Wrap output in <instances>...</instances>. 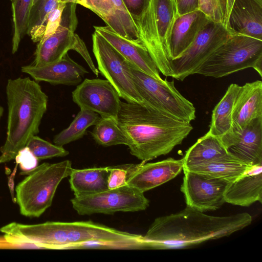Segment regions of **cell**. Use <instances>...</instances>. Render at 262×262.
Here are the masks:
<instances>
[{"label": "cell", "instance_id": "obj_10", "mask_svg": "<svg viewBox=\"0 0 262 262\" xmlns=\"http://www.w3.org/2000/svg\"><path fill=\"white\" fill-rule=\"evenodd\" d=\"M92 39L99 72L126 102L144 105L133 81L128 61L95 31Z\"/></svg>", "mask_w": 262, "mask_h": 262}, {"label": "cell", "instance_id": "obj_32", "mask_svg": "<svg viewBox=\"0 0 262 262\" xmlns=\"http://www.w3.org/2000/svg\"><path fill=\"white\" fill-rule=\"evenodd\" d=\"M198 9L211 21L224 26L226 0H198Z\"/></svg>", "mask_w": 262, "mask_h": 262}, {"label": "cell", "instance_id": "obj_27", "mask_svg": "<svg viewBox=\"0 0 262 262\" xmlns=\"http://www.w3.org/2000/svg\"><path fill=\"white\" fill-rule=\"evenodd\" d=\"M99 118L95 112L80 109L69 126L54 136V144L63 146L81 138L85 134L86 129L95 125Z\"/></svg>", "mask_w": 262, "mask_h": 262}, {"label": "cell", "instance_id": "obj_39", "mask_svg": "<svg viewBox=\"0 0 262 262\" xmlns=\"http://www.w3.org/2000/svg\"><path fill=\"white\" fill-rule=\"evenodd\" d=\"M234 2L235 0H226V9L224 20V26L226 28L229 17V15Z\"/></svg>", "mask_w": 262, "mask_h": 262}, {"label": "cell", "instance_id": "obj_11", "mask_svg": "<svg viewBox=\"0 0 262 262\" xmlns=\"http://www.w3.org/2000/svg\"><path fill=\"white\" fill-rule=\"evenodd\" d=\"M71 202L77 213L82 215L142 211L148 207L149 203L144 193L127 184L91 195L74 197Z\"/></svg>", "mask_w": 262, "mask_h": 262}, {"label": "cell", "instance_id": "obj_6", "mask_svg": "<svg viewBox=\"0 0 262 262\" xmlns=\"http://www.w3.org/2000/svg\"><path fill=\"white\" fill-rule=\"evenodd\" d=\"M71 161L51 164L43 163L30 171L15 188L16 200L20 213L27 217L40 216L52 203L60 182L72 170Z\"/></svg>", "mask_w": 262, "mask_h": 262}, {"label": "cell", "instance_id": "obj_21", "mask_svg": "<svg viewBox=\"0 0 262 262\" xmlns=\"http://www.w3.org/2000/svg\"><path fill=\"white\" fill-rule=\"evenodd\" d=\"M210 21L199 9L178 16L173 24L170 36V59L180 56L190 46L200 31Z\"/></svg>", "mask_w": 262, "mask_h": 262}, {"label": "cell", "instance_id": "obj_9", "mask_svg": "<svg viewBox=\"0 0 262 262\" xmlns=\"http://www.w3.org/2000/svg\"><path fill=\"white\" fill-rule=\"evenodd\" d=\"M77 4L68 2L63 10L59 27L54 33L38 42L32 65L40 67L60 60L69 50L78 52L97 76L99 71L95 66L83 41L75 33L78 20Z\"/></svg>", "mask_w": 262, "mask_h": 262}, {"label": "cell", "instance_id": "obj_41", "mask_svg": "<svg viewBox=\"0 0 262 262\" xmlns=\"http://www.w3.org/2000/svg\"><path fill=\"white\" fill-rule=\"evenodd\" d=\"M66 1L67 3L68 2H73V3H75L77 4V3L79 0H66Z\"/></svg>", "mask_w": 262, "mask_h": 262}, {"label": "cell", "instance_id": "obj_31", "mask_svg": "<svg viewBox=\"0 0 262 262\" xmlns=\"http://www.w3.org/2000/svg\"><path fill=\"white\" fill-rule=\"evenodd\" d=\"M26 146L38 160L65 157L69 155V151L63 146L53 144L36 135L33 136L29 139Z\"/></svg>", "mask_w": 262, "mask_h": 262}, {"label": "cell", "instance_id": "obj_36", "mask_svg": "<svg viewBox=\"0 0 262 262\" xmlns=\"http://www.w3.org/2000/svg\"><path fill=\"white\" fill-rule=\"evenodd\" d=\"M15 159L23 170L21 174L35 168L38 163V159L26 146L18 151Z\"/></svg>", "mask_w": 262, "mask_h": 262}, {"label": "cell", "instance_id": "obj_22", "mask_svg": "<svg viewBox=\"0 0 262 262\" xmlns=\"http://www.w3.org/2000/svg\"><path fill=\"white\" fill-rule=\"evenodd\" d=\"M225 201L248 207L262 201V164L251 166L235 181L230 182L225 193Z\"/></svg>", "mask_w": 262, "mask_h": 262}, {"label": "cell", "instance_id": "obj_2", "mask_svg": "<svg viewBox=\"0 0 262 262\" xmlns=\"http://www.w3.org/2000/svg\"><path fill=\"white\" fill-rule=\"evenodd\" d=\"M252 221L247 212L216 216L186 206L179 212L156 218L143 238L149 249L187 248L229 236Z\"/></svg>", "mask_w": 262, "mask_h": 262}, {"label": "cell", "instance_id": "obj_4", "mask_svg": "<svg viewBox=\"0 0 262 262\" xmlns=\"http://www.w3.org/2000/svg\"><path fill=\"white\" fill-rule=\"evenodd\" d=\"M6 95L7 136L4 144L0 147V163L15 159L29 139L39 133L48 101L40 85L28 77L9 79Z\"/></svg>", "mask_w": 262, "mask_h": 262}, {"label": "cell", "instance_id": "obj_15", "mask_svg": "<svg viewBox=\"0 0 262 262\" xmlns=\"http://www.w3.org/2000/svg\"><path fill=\"white\" fill-rule=\"evenodd\" d=\"M183 158L146 163L130 164L126 184L144 193L160 186L177 176L183 169Z\"/></svg>", "mask_w": 262, "mask_h": 262}, {"label": "cell", "instance_id": "obj_1", "mask_svg": "<svg viewBox=\"0 0 262 262\" xmlns=\"http://www.w3.org/2000/svg\"><path fill=\"white\" fill-rule=\"evenodd\" d=\"M10 244L32 243L39 248L148 249L143 236L92 221L47 222L25 225L11 223L0 228Z\"/></svg>", "mask_w": 262, "mask_h": 262}, {"label": "cell", "instance_id": "obj_42", "mask_svg": "<svg viewBox=\"0 0 262 262\" xmlns=\"http://www.w3.org/2000/svg\"><path fill=\"white\" fill-rule=\"evenodd\" d=\"M38 0H33L32 5L37 2Z\"/></svg>", "mask_w": 262, "mask_h": 262}, {"label": "cell", "instance_id": "obj_34", "mask_svg": "<svg viewBox=\"0 0 262 262\" xmlns=\"http://www.w3.org/2000/svg\"><path fill=\"white\" fill-rule=\"evenodd\" d=\"M129 164L108 166L109 170L107 179L108 189L119 188L126 185Z\"/></svg>", "mask_w": 262, "mask_h": 262}, {"label": "cell", "instance_id": "obj_7", "mask_svg": "<svg viewBox=\"0 0 262 262\" xmlns=\"http://www.w3.org/2000/svg\"><path fill=\"white\" fill-rule=\"evenodd\" d=\"M262 76V40L232 35L195 71V74L220 78L247 69Z\"/></svg>", "mask_w": 262, "mask_h": 262}, {"label": "cell", "instance_id": "obj_24", "mask_svg": "<svg viewBox=\"0 0 262 262\" xmlns=\"http://www.w3.org/2000/svg\"><path fill=\"white\" fill-rule=\"evenodd\" d=\"M227 154L220 138L207 132L186 151L183 170L208 163Z\"/></svg>", "mask_w": 262, "mask_h": 262}, {"label": "cell", "instance_id": "obj_25", "mask_svg": "<svg viewBox=\"0 0 262 262\" xmlns=\"http://www.w3.org/2000/svg\"><path fill=\"white\" fill-rule=\"evenodd\" d=\"M241 86L232 83L212 111L209 134L222 140L232 134L234 103Z\"/></svg>", "mask_w": 262, "mask_h": 262}, {"label": "cell", "instance_id": "obj_16", "mask_svg": "<svg viewBox=\"0 0 262 262\" xmlns=\"http://www.w3.org/2000/svg\"><path fill=\"white\" fill-rule=\"evenodd\" d=\"M228 153L249 166L262 164V117L223 142Z\"/></svg>", "mask_w": 262, "mask_h": 262}, {"label": "cell", "instance_id": "obj_29", "mask_svg": "<svg viewBox=\"0 0 262 262\" xmlns=\"http://www.w3.org/2000/svg\"><path fill=\"white\" fill-rule=\"evenodd\" d=\"M94 125L91 135L98 144L105 147L120 144L128 145L127 139L117 120L100 117Z\"/></svg>", "mask_w": 262, "mask_h": 262}, {"label": "cell", "instance_id": "obj_40", "mask_svg": "<svg viewBox=\"0 0 262 262\" xmlns=\"http://www.w3.org/2000/svg\"><path fill=\"white\" fill-rule=\"evenodd\" d=\"M3 112H4L3 107L0 105V119H1V117L3 115Z\"/></svg>", "mask_w": 262, "mask_h": 262}, {"label": "cell", "instance_id": "obj_19", "mask_svg": "<svg viewBox=\"0 0 262 262\" xmlns=\"http://www.w3.org/2000/svg\"><path fill=\"white\" fill-rule=\"evenodd\" d=\"M262 117V82L256 80L241 86L235 100L232 115V132L238 133L251 120Z\"/></svg>", "mask_w": 262, "mask_h": 262}, {"label": "cell", "instance_id": "obj_28", "mask_svg": "<svg viewBox=\"0 0 262 262\" xmlns=\"http://www.w3.org/2000/svg\"><path fill=\"white\" fill-rule=\"evenodd\" d=\"M61 1L38 0L32 5L28 21L27 34L31 37L33 42H38L42 39L48 17Z\"/></svg>", "mask_w": 262, "mask_h": 262}, {"label": "cell", "instance_id": "obj_35", "mask_svg": "<svg viewBox=\"0 0 262 262\" xmlns=\"http://www.w3.org/2000/svg\"><path fill=\"white\" fill-rule=\"evenodd\" d=\"M67 2L61 0L50 13L46 23L45 32L42 39L47 37L55 32L59 26L62 13Z\"/></svg>", "mask_w": 262, "mask_h": 262}, {"label": "cell", "instance_id": "obj_37", "mask_svg": "<svg viewBox=\"0 0 262 262\" xmlns=\"http://www.w3.org/2000/svg\"><path fill=\"white\" fill-rule=\"evenodd\" d=\"M134 20L139 18L147 9L150 0H122Z\"/></svg>", "mask_w": 262, "mask_h": 262}, {"label": "cell", "instance_id": "obj_18", "mask_svg": "<svg viewBox=\"0 0 262 262\" xmlns=\"http://www.w3.org/2000/svg\"><path fill=\"white\" fill-rule=\"evenodd\" d=\"M226 29L262 40V0H235Z\"/></svg>", "mask_w": 262, "mask_h": 262}, {"label": "cell", "instance_id": "obj_12", "mask_svg": "<svg viewBox=\"0 0 262 262\" xmlns=\"http://www.w3.org/2000/svg\"><path fill=\"white\" fill-rule=\"evenodd\" d=\"M232 35L222 24L208 23L180 56L170 60L171 77L183 81L195 74L196 69Z\"/></svg>", "mask_w": 262, "mask_h": 262}, {"label": "cell", "instance_id": "obj_26", "mask_svg": "<svg viewBox=\"0 0 262 262\" xmlns=\"http://www.w3.org/2000/svg\"><path fill=\"white\" fill-rule=\"evenodd\" d=\"M250 166L228 152L220 158L188 170L208 174L232 182L242 176Z\"/></svg>", "mask_w": 262, "mask_h": 262}, {"label": "cell", "instance_id": "obj_5", "mask_svg": "<svg viewBox=\"0 0 262 262\" xmlns=\"http://www.w3.org/2000/svg\"><path fill=\"white\" fill-rule=\"evenodd\" d=\"M176 0H150L138 19L134 20L139 40L159 72L171 77L169 47L171 31L178 17Z\"/></svg>", "mask_w": 262, "mask_h": 262}, {"label": "cell", "instance_id": "obj_23", "mask_svg": "<svg viewBox=\"0 0 262 262\" xmlns=\"http://www.w3.org/2000/svg\"><path fill=\"white\" fill-rule=\"evenodd\" d=\"M108 167L73 169L69 176V183L74 197L99 193L108 189Z\"/></svg>", "mask_w": 262, "mask_h": 262}, {"label": "cell", "instance_id": "obj_13", "mask_svg": "<svg viewBox=\"0 0 262 262\" xmlns=\"http://www.w3.org/2000/svg\"><path fill=\"white\" fill-rule=\"evenodd\" d=\"M183 170L181 191L186 206L204 212L216 210L225 202L229 181L198 171Z\"/></svg>", "mask_w": 262, "mask_h": 262}, {"label": "cell", "instance_id": "obj_30", "mask_svg": "<svg viewBox=\"0 0 262 262\" xmlns=\"http://www.w3.org/2000/svg\"><path fill=\"white\" fill-rule=\"evenodd\" d=\"M33 0H13L11 2L13 33L12 52H17L21 40L27 34L28 21Z\"/></svg>", "mask_w": 262, "mask_h": 262}, {"label": "cell", "instance_id": "obj_44", "mask_svg": "<svg viewBox=\"0 0 262 262\" xmlns=\"http://www.w3.org/2000/svg\"><path fill=\"white\" fill-rule=\"evenodd\" d=\"M177 2L178 3V0H176Z\"/></svg>", "mask_w": 262, "mask_h": 262}, {"label": "cell", "instance_id": "obj_3", "mask_svg": "<svg viewBox=\"0 0 262 262\" xmlns=\"http://www.w3.org/2000/svg\"><path fill=\"white\" fill-rule=\"evenodd\" d=\"M117 121L127 139L130 154L145 162L169 153L193 129L190 122L144 105L123 101Z\"/></svg>", "mask_w": 262, "mask_h": 262}, {"label": "cell", "instance_id": "obj_17", "mask_svg": "<svg viewBox=\"0 0 262 262\" xmlns=\"http://www.w3.org/2000/svg\"><path fill=\"white\" fill-rule=\"evenodd\" d=\"M21 71L36 81H45L53 85H78L88 71L66 54L60 60L42 66H23Z\"/></svg>", "mask_w": 262, "mask_h": 262}, {"label": "cell", "instance_id": "obj_20", "mask_svg": "<svg viewBox=\"0 0 262 262\" xmlns=\"http://www.w3.org/2000/svg\"><path fill=\"white\" fill-rule=\"evenodd\" d=\"M94 28L128 62L156 79H162L156 65L142 43L118 35L107 26H94Z\"/></svg>", "mask_w": 262, "mask_h": 262}, {"label": "cell", "instance_id": "obj_14", "mask_svg": "<svg viewBox=\"0 0 262 262\" xmlns=\"http://www.w3.org/2000/svg\"><path fill=\"white\" fill-rule=\"evenodd\" d=\"M72 100L80 109L92 111L100 117L118 119L120 97L107 80L85 79L72 94Z\"/></svg>", "mask_w": 262, "mask_h": 262}, {"label": "cell", "instance_id": "obj_8", "mask_svg": "<svg viewBox=\"0 0 262 262\" xmlns=\"http://www.w3.org/2000/svg\"><path fill=\"white\" fill-rule=\"evenodd\" d=\"M136 88L143 104L175 119L190 122L195 108L176 89L173 80L157 79L128 62Z\"/></svg>", "mask_w": 262, "mask_h": 262}, {"label": "cell", "instance_id": "obj_43", "mask_svg": "<svg viewBox=\"0 0 262 262\" xmlns=\"http://www.w3.org/2000/svg\"><path fill=\"white\" fill-rule=\"evenodd\" d=\"M11 2H12L13 0H10Z\"/></svg>", "mask_w": 262, "mask_h": 262}, {"label": "cell", "instance_id": "obj_38", "mask_svg": "<svg viewBox=\"0 0 262 262\" xmlns=\"http://www.w3.org/2000/svg\"><path fill=\"white\" fill-rule=\"evenodd\" d=\"M177 4L179 16L198 9V0H178Z\"/></svg>", "mask_w": 262, "mask_h": 262}, {"label": "cell", "instance_id": "obj_33", "mask_svg": "<svg viewBox=\"0 0 262 262\" xmlns=\"http://www.w3.org/2000/svg\"><path fill=\"white\" fill-rule=\"evenodd\" d=\"M77 4L91 10L104 21L111 15L114 8L113 0H79Z\"/></svg>", "mask_w": 262, "mask_h": 262}]
</instances>
